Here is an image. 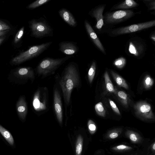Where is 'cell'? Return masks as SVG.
Listing matches in <instances>:
<instances>
[{
	"label": "cell",
	"mask_w": 155,
	"mask_h": 155,
	"mask_svg": "<svg viewBox=\"0 0 155 155\" xmlns=\"http://www.w3.org/2000/svg\"><path fill=\"white\" fill-rule=\"evenodd\" d=\"M79 75L78 65L74 62L69 63L64 69L59 84L62 91L66 108L70 104L72 91L79 85Z\"/></svg>",
	"instance_id": "1"
},
{
	"label": "cell",
	"mask_w": 155,
	"mask_h": 155,
	"mask_svg": "<svg viewBox=\"0 0 155 155\" xmlns=\"http://www.w3.org/2000/svg\"><path fill=\"white\" fill-rule=\"evenodd\" d=\"M71 57L68 56L59 58L46 57L42 60L37 67L39 75L45 77L54 73L59 67Z\"/></svg>",
	"instance_id": "2"
},
{
	"label": "cell",
	"mask_w": 155,
	"mask_h": 155,
	"mask_svg": "<svg viewBox=\"0 0 155 155\" xmlns=\"http://www.w3.org/2000/svg\"><path fill=\"white\" fill-rule=\"evenodd\" d=\"M29 24L31 35L33 37L41 39L53 35V28L43 17L33 19L29 21Z\"/></svg>",
	"instance_id": "3"
},
{
	"label": "cell",
	"mask_w": 155,
	"mask_h": 155,
	"mask_svg": "<svg viewBox=\"0 0 155 155\" xmlns=\"http://www.w3.org/2000/svg\"><path fill=\"white\" fill-rule=\"evenodd\" d=\"M52 43V41H49L31 46L13 58L11 62L14 64H18L37 57L47 50Z\"/></svg>",
	"instance_id": "4"
},
{
	"label": "cell",
	"mask_w": 155,
	"mask_h": 155,
	"mask_svg": "<svg viewBox=\"0 0 155 155\" xmlns=\"http://www.w3.org/2000/svg\"><path fill=\"white\" fill-rule=\"evenodd\" d=\"M48 93L46 87H40L34 94L33 106L35 110L40 112L46 110L48 108Z\"/></svg>",
	"instance_id": "5"
},
{
	"label": "cell",
	"mask_w": 155,
	"mask_h": 155,
	"mask_svg": "<svg viewBox=\"0 0 155 155\" xmlns=\"http://www.w3.org/2000/svg\"><path fill=\"white\" fill-rule=\"evenodd\" d=\"M136 115L142 120L151 121L155 119L151 105L144 101H139L134 106Z\"/></svg>",
	"instance_id": "6"
},
{
	"label": "cell",
	"mask_w": 155,
	"mask_h": 155,
	"mask_svg": "<svg viewBox=\"0 0 155 155\" xmlns=\"http://www.w3.org/2000/svg\"><path fill=\"white\" fill-rule=\"evenodd\" d=\"M130 10H121L110 13L106 15L105 22L106 24L116 23L127 19L134 15Z\"/></svg>",
	"instance_id": "7"
},
{
	"label": "cell",
	"mask_w": 155,
	"mask_h": 155,
	"mask_svg": "<svg viewBox=\"0 0 155 155\" xmlns=\"http://www.w3.org/2000/svg\"><path fill=\"white\" fill-rule=\"evenodd\" d=\"M155 25L154 20L137 24H133L128 26L122 27L113 31L114 34L120 35L137 31L148 28Z\"/></svg>",
	"instance_id": "8"
},
{
	"label": "cell",
	"mask_w": 155,
	"mask_h": 155,
	"mask_svg": "<svg viewBox=\"0 0 155 155\" xmlns=\"http://www.w3.org/2000/svg\"><path fill=\"white\" fill-rule=\"evenodd\" d=\"M53 99L54 107L56 118L59 123L61 125L63 118L62 103L60 92L57 88L54 90Z\"/></svg>",
	"instance_id": "9"
},
{
	"label": "cell",
	"mask_w": 155,
	"mask_h": 155,
	"mask_svg": "<svg viewBox=\"0 0 155 155\" xmlns=\"http://www.w3.org/2000/svg\"><path fill=\"white\" fill-rule=\"evenodd\" d=\"M59 47L60 51L67 55L76 54L79 49L76 43L73 41H61L59 44Z\"/></svg>",
	"instance_id": "10"
},
{
	"label": "cell",
	"mask_w": 155,
	"mask_h": 155,
	"mask_svg": "<svg viewBox=\"0 0 155 155\" xmlns=\"http://www.w3.org/2000/svg\"><path fill=\"white\" fill-rule=\"evenodd\" d=\"M58 13L63 20L68 25L72 27L77 25V22L74 17L68 9L63 8L60 9Z\"/></svg>",
	"instance_id": "11"
},
{
	"label": "cell",
	"mask_w": 155,
	"mask_h": 155,
	"mask_svg": "<svg viewBox=\"0 0 155 155\" xmlns=\"http://www.w3.org/2000/svg\"><path fill=\"white\" fill-rule=\"evenodd\" d=\"M84 23L86 30L89 36L96 46L104 53L105 51L103 45L90 24L86 20H85Z\"/></svg>",
	"instance_id": "12"
},
{
	"label": "cell",
	"mask_w": 155,
	"mask_h": 155,
	"mask_svg": "<svg viewBox=\"0 0 155 155\" xmlns=\"http://www.w3.org/2000/svg\"><path fill=\"white\" fill-rule=\"evenodd\" d=\"M104 8V7L103 6L99 7L94 9L91 13L93 17L96 19V27L98 30L101 29L104 24L103 13Z\"/></svg>",
	"instance_id": "13"
},
{
	"label": "cell",
	"mask_w": 155,
	"mask_h": 155,
	"mask_svg": "<svg viewBox=\"0 0 155 155\" xmlns=\"http://www.w3.org/2000/svg\"><path fill=\"white\" fill-rule=\"evenodd\" d=\"M16 108L19 117L21 119L25 120L27 114L28 108L24 97H21L19 99L17 104Z\"/></svg>",
	"instance_id": "14"
},
{
	"label": "cell",
	"mask_w": 155,
	"mask_h": 155,
	"mask_svg": "<svg viewBox=\"0 0 155 155\" xmlns=\"http://www.w3.org/2000/svg\"><path fill=\"white\" fill-rule=\"evenodd\" d=\"M125 135L132 143L140 144L143 141L142 137L138 133L134 130H127L125 132Z\"/></svg>",
	"instance_id": "15"
},
{
	"label": "cell",
	"mask_w": 155,
	"mask_h": 155,
	"mask_svg": "<svg viewBox=\"0 0 155 155\" xmlns=\"http://www.w3.org/2000/svg\"><path fill=\"white\" fill-rule=\"evenodd\" d=\"M17 76L21 77L33 79L34 73L33 69L30 67H23L18 69L16 72Z\"/></svg>",
	"instance_id": "16"
},
{
	"label": "cell",
	"mask_w": 155,
	"mask_h": 155,
	"mask_svg": "<svg viewBox=\"0 0 155 155\" xmlns=\"http://www.w3.org/2000/svg\"><path fill=\"white\" fill-rule=\"evenodd\" d=\"M123 129L122 128H117L108 131L104 135V138L106 139L111 140L117 138L122 133Z\"/></svg>",
	"instance_id": "17"
},
{
	"label": "cell",
	"mask_w": 155,
	"mask_h": 155,
	"mask_svg": "<svg viewBox=\"0 0 155 155\" xmlns=\"http://www.w3.org/2000/svg\"><path fill=\"white\" fill-rule=\"evenodd\" d=\"M110 73L118 86L128 89L129 87L126 81L121 76L112 71H110Z\"/></svg>",
	"instance_id": "18"
},
{
	"label": "cell",
	"mask_w": 155,
	"mask_h": 155,
	"mask_svg": "<svg viewBox=\"0 0 155 155\" xmlns=\"http://www.w3.org/2000/svg\"><path fill=\"white\" fill-rule=\"evenodd\" d=\"M0 133L10 145H14V141L12 136L8 130L0 124Z\"/></svg>",
	"instance_id": "19"
},
{
	"label": "cell",
	"mask_w": 155,
	"mask_h": 155,
	"mask_svg": "<svg viewBox=\"0 0 155 155\" xmlns=\"http://www.w3.org/2000/svg\"><path fill=\"white\" fill-rule=\"evenodd\" d=\"M104 77L107 90L110 93H115L116 92L114 85L110 79L107 71L104 73Z\"/></svg>",
	"instance_id": "20"
},
{
	"label": "cell",
	"mask_w": 155,
	"mask_h": 155,
	"mask_svg": "<svg viewBox=\"0 0 155 155\" xmlns=\"http://www.w3.org/2000/svg\"><path fill=\"white\" fill-rule=\"evenodd\" d=\"M138 5L137 3L133 0H126L117 5V9H128L134 8Z\"/></svg>",
	"instance_id": "21"
},
{
	"label": "cell",
	"mask_w": 155,
	"mask_h": 155,
	"mask_svg": "<svg viewBox=\"0 0 155 155\" xmlns=\"http://www.w3.org/2000/svg\"><path fill=\"white\" fill-rule=\"evenodd\" d=\"M133 149L131 147L124 144H120L111 148V150L116 152H124L130 151Z\"/></svg>",
	"instance_id": "22"
},
{
	"label": "cell",
	"mask_w": 155,
	"mask_h": 155,
	"mask_svg": "<svg viewBox=\"0 0 155 155\" xmlns=\"http://www.w3.org/2000/svg\"><path fill=\"white\" fill-rule=\"evenodd\" d=\"M83 139L82 136L79 135L78 137L75 146L76 155H81L82 151Z\"/></svg>",
	"instance_id": "23"
},
{
	"label": "cell",
	"mask_w": 155,
	"mask_h": 155,
	"mask_svg": "<svg viewBox=\"0 0 155 155\" xmlns=\"http://www.w3.org/2000/svg\"><path fill=\"white\" fill-rule=\"evenodd\" d=\"M96 69V64L94 61L91 64L87 74V77L89 82L91 84L94 79Z\"/></svg>",
	"instance_id": "24"
},
{
	"label": "cell",
	"mask_w": 155,
	"mask_h": 155,
	"mask_svg": "<svg viewBox=\"0 0 155 155\" xmlns=\"http://www.w3.org/2000/svg\"><path fill=\"white\" fill-rule=\"evenodd\" d=\"M117 96L122 104L125 107L128 106V97L127 94L124 92L120 91L117 92Z\"/></svg>",
	"instance_id": "25"
},
{
	"label": "cell",
	"mask_w": 155,
	"mask_h": 155,
	"mask_svg": "<svg viewBox=\"0 0 155 155\" xmlns=\"http://www.w3.org/2000/svg\"><path fill=\"white\" fill-rule=\"evenodd\" d=\"M95 109L96 113L99 116L104 117L105 116L106 111L101 102L97 104L95 106Z\"/></svg>",
	"instance_id": "26"
},
{
	"label": "cell",
	"mask_w": 155,
	"mask_h": 155,
	"mask_svg": "<svg viewBox=\"0 0 155 155\" xmlns=\"http://www.w3.org/2000/svg\"><path fill=\"white\" fill-rule=\"evenodd\" d=\"M51 0H37L29 5L27 8L29 9H35L43 5Z\"/></svg>",
	"instance_id": "27"
},
{
	"label": "cell",
	"mask_w": 155,
	"mask_h": 155,
	"mask_svg": "<svg viewBox=\"0 0 155 155\" xmlns=\"http://www.w3.org/2000/svg\"><path fill=\"white\" fill-rule=\"evenodd\" d=\"M154 81L153 78L149 75L145 77L143 82L144 87L146 89H150L153 85Z\"/></svg>",
	"instance_id": "28"
},
{
	"label": "cell",
	"mask_w": 155,
	"mask_h": 155,
	"mask_svg": "<svg viewBox=\"0 0 155 155\" xmlns=\"http://www.w3.org/2000/svg\"><path fill=\"white\" fill-rule=\"evenodd\" d=\"M126 64V59L122 57L116 59L114 61V65L117 68L121 69L123 68Z\"/></svg>",
	"instance_id": "29"
},
{
	"label": "cell",
	"mask_w": 155,
	"mask_h": 155,
	"mask_svg": "<svg viewBox=\"0 0 155 155\" xmlns=\"http://www.w3.org/2000/svg\"><path fill=\"white\" fill-rule=\"evenodd\" d=\"M89 131L90 134H93L96 132L97 127L95 123L92 120H89L87 123Z\"/></svg>",
	"instance_id": "30"
},
{
	"label": "cell",
	"mask_w": 155,
	"mask_h": 155,
	"mask_svg": "<svg viewBox=\"0 0 155 155\" xmlns=\"http://www.w3.org/2000/svg\"><path fill=\"white\" fill-rule=\"evenodd\" d=\"M24 29L25 27L23 26L16 33L14 40L15 43H17L20 41L24 34Z\"/></svg>",
	"instance_id": "31"
},
{
	"label": "cell",
	"mask_w": 155,
	"mask_h": 155,
	"mask_svg": "<svg viewBox=\"0 0 155 155\" xmlns=\"http://www.w3.org/2000/svg\"><path fill=\"white\" fill-rule=\"evenodd\" d=\"M129 52L133 54L136 56L138 55V52L135 46L131 42H130L129 44Z\"/></svg>",
	"instance_id": "32"
},
{
	"label": "cell",
	"mask_w": 155,
	"mask_h": 155,
	"mask_svg": "<svg viewBox=\"0 0 155 155\" xmlns=\"http://www.w3.org/2000/svg\"><path fill=\"white\" fill-rule=\"evenodd\" d=\"M109 101L110 106L114 111L117 114L120 115V111L115 103L113 101L110 99H109Z\"/></svg>",
	"instance_id": "33"
},
{
	"label": "cell",
	"mask_w": 155,
	"mask_h": 155,
	"mask_svg": "<svg viewBox=\"0 0 155 155\" xmlns=\"http://www.w3.org/2000/svg\"><path fill=\"white\" fill-rule=\"evenodd\" d=\"M11 29L10 26L6 23L0 20V31Z\"/></svg>",
	"instance_id": "34"
},
{
	"label": "cell",
	"mask_w": 155,
	"mask_h": 155,
	"mask_svg": "<svg viewBox=\"0 0 155 155\" xmlns=\"http://www.w3.org/2000/svg\"><path fill=\"white\" fill-rule=\"evenodd\" d=\"M147 155H153L155 154V142L154 141L149 146L148 149Z\"/></svg>",
	"instance_id": "35"
},
{
	"label": "cell",
	"mask_w": 155,
	"mask_h": 155,
	"mask_svg": "<svg viewBox=\"0 0 155 155\" xmlns=\"http://www.w3.org/2000/svg\"><path fill=\"white\" fill-rule=\"evenodd\" d=\"M9 31V30H7L0 31V37L4 36L5 35L7 34Z\"/></svg>",
	"instance_id": "36"
},
{
	"label": "cell",
	"mask_w": 155,
	"mask_h": 155,
	"mask_svg": "<svg viewBox=\"0 0 155 155\" xmlns=\"http://www.w3.org/2000/svg\"><path fill=\"white\" fill-rule=\"evenodd\" d=\"M5 37L4 36L0 37V45L4 41Z\"/></svg>",
	"instance_id": "37"
},
{
	"label": "cell",
	"mask_w": 155,
	"mask_h": 155,
	"mask_svg": "<svg viewBox=\"0 0 155 155\" xmlns=\"http://www.w3.org/2000/svg\"><path fill=\"white\" fill-rule=\"evenodd\" d=\"M151 38L154 41H155V35H153V36H152L151 37Z\"/></svg>",
	"instance_id": "38"
},
{
	"label": "cell",
	"mask_w": 155,
	"mask_h": 155,
	"mask_svg": "<svg viewBox=\"0 0 155 155\" xmlns=\"http://www.w3.org/2000/svg\"></svg>",
	"instance_id": "39"
}]
</instances>
